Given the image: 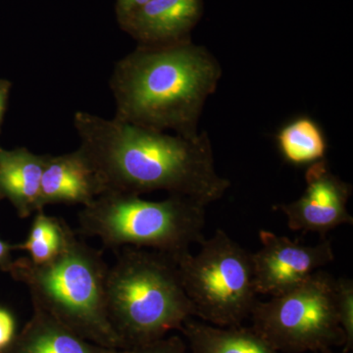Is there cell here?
<instances>
[{
  "label": "cell",
  "instance_id": "cell-1",
  "mask_svg": "<svg viewBox=\"0 0 353 353\" xmlns=\"http://www.w3.org/2000/svg\"><path fill=\"white\" fill-rule=\"evenodd\" d=\"M73 124L80 139L78 150L97 176L101 194L166 192L208 206L231 185L216 170L206 132L185 138L85 111L75 113Z\"/></svg>",
  "mask_w": 353,
  "mask_h": 353
},
{
  "label": "cell",
  "instance_id": "cell-2",
  "mask_svg": "<svg viewBox=\"0 0 353 353\" xmlns=\"http://www.w3.org/2000/svg\"><path fill=\"white\" fill-rule=\"evenodd\" d=\"M222 74L217 58L192 39L138 46L114 66L109 85L115 117L153 131L196 138L204 105Z\"/></svg>",
  "mask_w": 353,
  "mask_h": 353
},
{
  "label": "cell",
  "instance_id": "cell-3",
  "mask_svg": "<svg viewBox=\"0 0 353 353\" xmlns=\"http://www.w3.org/2000/svg\"><path fill=\"white\" fill-rule=\"evenodd\" d=\"M108 268L102 252L81 240L67 224L63 245L57 256L43 264L22 257L12 261L7 272L27 287L32 307L85 340L116 350L125 347L109 319Z\"/></svg>",
  "mask_w": 353,
  "mask_h": 353
},
{
  "label": "cell",
  "instance_id": "cell-4",
  "mask_svg": "<svg viewBox=\"0 0 353 353\" xmlns=\"http://www.w3.org/2000/svg\"><path fill=\"white\" fill-rule=\"evenodd\" d=\"M109 319L126 350L164 338L194 316L175 257L123 248L106 277Z\"/></svg>",
  "mask_w": 353,
  "mask_h": 353
},
{
  "label": "cell",
  "instance_id": "cell-5",
  "mask_svg": "<svg viewBox=\"0 0 353 353\" xmlns=\"http://www.w3.org/2000/svg\"><path fill=\"white\" fill-rule=\"evenodd\" d=\"M205 208L185 196L152 201L104 192L80 211L77 233L97 238L111 250L145 248L176 259L205 239Z\"/></svg>",
  "mask_w": 353,
  "mask_h": 353
},
{
  "label": "cell",
  "instance_id": "cell-6",
  "mask_svg": "<svg viewBox=\"0 0 353 353\" xmlns=\"http://www.w3.org/2000/svg\"><path fill=\"white\" fill-rule=\"evenodd\" d=\"M194 316L218 327L241 326L257 303L252 253L223 231L204 239L196 254L176 259Z\"/></svg>",
  "mask_w": 353,
  "mask_h": 353
},
{
  "label": "cell",
  "instance_id": "cell-7",
  "mask_svg": "<svg viewBox=\"0 0 353 353\" xmlns=\"http://www.w3.org/2000/svg\"><path fill=\"white\" fill-rule=\"evenodd\" d=\"M252 329L282 353L320 352L345 345L336 305V279L325 271L270 301H257Z\"/></svg>",
  "mask_w": 353,
  "mask_h": 353
},
{
  "label": "cell",
  "instance_id": "cell-8",
  "mask_svg": "<svg viewBox=\"0 0 353 353\" xmlns=\"http://www.w3.org/2000/svg\"><path fill=\"white\" fill-rule=\"evenodd\" d=\"M259 240L261 246L252 253L257 294L277 296L296 289L334 259L333 245L325 238L314 245H301L261 230Z\"/></svg>",
  "mask_w": 353,
  "mask_h": 353
},
{
  "label": "cell",
  "instance_id": "cell-9",
  "mask_svg": "<svg viewBox=\"0 0 353 353\" xmlns=\"http://www.w3.org/2000/svg\"><path fill=\"white\" fill-rule=\"evenodd\" d=\"M306 187L296 201L278 204L292 231L324 234L343 225H352L347 209L352 185L330 168L327 159L306 167Z\"/></svg>",
  "mask_w": 353,
  "mask_h": 353
},
{
  "label": "cell",
  "instance_id": "cell-10",
  "mask_svg": "<svg viewBox=\"0 0 353 353\" xmlns=\"http://www.w3.org/2000/svg\"><path fill=\"white\" fill-rule=\"evenodd\" d=\"M202 11V0H150L117 22L138 46H163L190 39Z\"/></svg>",
  "mask_w": 353,
  "mask_h": 353
},
{
  "label": "cell",
  "instance_id": "cell-11",
  "mask_svg": "<svg viewBox=\"0 0 353 353\" xmlns=\"http://www.w3.org/2000/svg\"><path fill=\"white\" fill-rule=\"evenodd\" d=\"M101 194L97 176L78 150L57 157L48 155L41 176L39 210L57 203L87 206Z\"/></svg>",
  "mask_w": 353,
  "mask_h": 353
},
{
  "label": "cell",
  "instance_id": "cell-12",
  "mask_svg": "<svg viewBox=\"0 0 353 353\" xmlns=\"http://www.w3.org/2000/svg\"><path fill=\"white\" fill-rule=\"evenodd\" d=\"M48 154H36L25 148H0V194L13 204L21 218L39 210L41 176Z\"/></svg>",
  "mask_w": 353,
  "mask_h": 353
},
{
  "label": "cell",
  "instance_id": "cell-13",
  "mask_svg": "<svg viewBox=\"0 0 353 353\" xmlns=\"http://www.w3.org/2000/svg\"><path fill=\"white\" fill-rule=\"evenodd\" d=\"M11 345L10 353H111L114 350L85 340L38 308H34L32 319Z\"/></svg>",
  "mask_w": 353,
  "mask_h": 353
},
{
  "label": "cell",
  "instance_id": "cell-14",
  "mask_svg": "<svg viewBox=\"0 0 353 353\" xmlns=\"http://www.w3.org/2000/svg\"><path fill=\"white\" fill-rule=\"evenodd\" d=\"M181 331L190 353H282L252 328L218 327L190 318Z\"/></svg>",
  "mask_w": 353,
  "mask_h": 353
},
{
  "label": "cell",
  "instance_id": "cell-15",
  "mask_svg": "<svg viewBox=\"0 0 353 353\" xmlns=\"http://www.w3.org/2000/svg\"><path fill=\"white\" fill-rule=\"evenodd\" d=\"M279 152L288 164L308 167L326 159L328 139L321 126L309 116L285 123L276 134Z\"/></svg>",
  "mask_w": 353,
  "mask_h": 353
},
{
  "label": "cell",
  "instance_id": "cell-16",
  "mask_svg": "<svg viewBox=\"0 0 353 353\" xmlns=\"http://www.w3.org/2000/svg\"><path fill=\"white\" fill-rule=\"evenodd\" d=\"M67 223L38 211L32 221L27 240L15 245V250L27 252L29 259L43 264L57 256L63 245Z\"/></svg>",
  "mask_w": 353,
  "mask_h": 353
},
{
  "label": "cell",
  "instance_id": "cell-17",
  "mask_svg": "<svg viewBox=\"0 0 353 353\" xmlns=\"http://www.w3.org/2000/svg\"><path fill=\"white\" fill-rule=\"evenodd\" d=\"M336 305L339 323L345 343L343 352H350L353 347V282L352 279L336 280Z\"/></svg>",
  "mask_w": 353,
  "mask_h": 353
},
{
  "label": "cell",
  "instance_id": "cell-18",
  "mask_svg": "<svg viewBox=\"0 0 353 353\" xmlns=\"http://www.w3.org/2000/svg\"><path fill=\"white\" fill-rule=\"evenodd\" d=\"M131 353H188L185 343L179 336L162 338L131 350Z\"/></svg>",
  "mask_w": 353,
  "mask_h": 353
},
{
  "label": "cell",
  "instance_id": "cell-19",
  "mask_svg": "<svg viewBox=\"0 0 353 353\" xmlns=\"http://www.w3.org/2000/svg\"><path fill=\"white\" fill-rule=\"evenodd\" d=\"M15 336V320L12 314L0 308V352L10 347Z\"/></svg>",
  "mask_w": 353,
  "mask_h": 353
},
{
  "label": "cell",
  "instance_id": "cell-20",
  "mask_svg": "<svg viewBox=\"0 0 353 353\" xmlns=\"http://www.w3.org/2000/svg\"><path fill=\"white\" fill-rule=\"evenodd\" d=\"M150 0H116L115 12L117 21L126 17L127 15L134 12L137 9L141 8Z\"/></svg>",
  "mask_w": 353,
  "mask_h": 353
},
{
  "label": "cell",
  "instance_id": "cell-21",
  "mask_svg": "<svg viewBox=\"0 0 353 353\" xmlns=\"http://www.w3.org/2000/svg\"><path fill=\"white\" fill-rule=\"evenodd\" d=\"M15 252V245H10L6 241L0 240V268L8 270L13 260L11 259V253Z\"/></svg>",
  "mask_w": 353,
  "mask_h": 353
},
{
  "label": "cell",
  "instance_id": "cell-22",
  "mask_svg": "<svg viewBox=\"0 0 353 353\" xmlns=\"http://www.w3.org/2000/svg\"><path fill=\"white\" fill-rule=\"evenodd\" d=\"M10 88V83L7 82V81L0 80V124H1L2 117H3L4 110H6Z\"/></svg>",
  "mask_w": 353,
  "mask_h": 353
},
{
  "label": "cell",
  "instance_id": "cell-23",
  "mask_svg": "<svg viewBox=\"0 0 353 353\" xmlns=\"http://www.w3.org/2000/svg\"><path fill=\"white\" fill-rule=\"evenodd\" d=\"M111 353H131V350H120V352H118V350H112V352H111Z\"/></svg>",
  "mask_w": 353,
  "mask_h": 353
},
{
  "label": "cell",
  "instance_id": "cell-24",
  "mask_svg": "<svg viewBox=\"0 0 353 353\" xmlns=\"http://www.w3.org/2000/svg\"><path fill=\"white\" fill-rule=\"evenodd\" d=\"M319 353H336L334 352L332 350H323V352H320ZM341 353H352V352H341Z\"/></svg>",
  "mask_w": 353,
  "mask_h": 353
},
{
  "label": "cell",
  "instance_id": "cell-25",
  "mask_svg": "<svg viewBox=\"0 0 353 353\" xmlns=\"http://www.w3.org/2000/svg\"><path fill=\"white\" fill-rule=\"evenodd\" d=\"M0 197H1V194H0Z\"/></svg>",
  "mask_w": 353,
  "mask_h": 353
}]
</instances>
